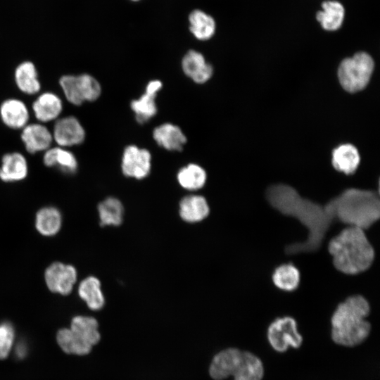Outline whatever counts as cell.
Wrapping results in <instances>:
<instances>
[{"instance_id": "cell-1", "label": "cell", "mask_w": 380, "mask_h": 380, "mask_svg": "<svg viewBox=\"0 0 380 380\" xmlns=\"http://www.w3.org/2000/svg\"><path fill=\"white\" fill-rule=\"evenodd\" d=\"M270 205L281 214L298 220L308 230L307 239L286 246L289 255L318 251L327 231L335 220L329 201L322 205L301 196L292 186L277 184L269 186L265 193Z\"/></svg>"}, {"instance_id": "cell-2", "label": "cell", "mask_w": 380, "mask_h": 380, "mask_svg": "<svg viewBox=\"0 0 380 380\" xmlns=\"http://www.w3.org/2000/svg\"><path fill=\"white\" fill-rule=\"evenodd\" d=\"M334 267L346 274H357L372 265L375 253L365 230L348 226L329 242Z\"/></svg>"}, {"instance_id": "cell-3", "label": "cell", "mask_w": 380, "mask_h": 380, "mask_svg": "<svg viewBox=\"0 0 380 380\" xmlns=\"http://www.w3.org/2000/svg\"><path fill=\"white\" fill-rule=\"evenodd\" d=\"M369 312V303L361 295L349 296L340 303L331 319L333 341L346 347L362 343L371 331V324L366 320Z\"/></svg>"}, {"instance_id": "cell-4", "label": "cell", "mask_w": 380, "mask_h": 380, "mask_svg": "<svg viewBox=\"0 0 380 380\" xmlns=\"http://www.w3.org/2000/svg\"><path fill=\"white\" fill-rule=\"evenodd\" d=\"M329 203L334 219L350 227L365 230L380 217L379 194L372 190L347 189Z\"/></svg>"}, {"instance_id": "cell-5", "label": "cell", "mask_w": 380, "mask_h": 380, "mask_svg": "<svg viewBox=\"0 0 380 380\" xmlns=\"http://www.w3.org/2000/svg\"><path fill=\"white\" fill-rule=\"evenodd\" d=\"M209 373L215 380L230 376L234 380H262L264 367L260 359L252 353L229 348L214 356Z\"/></svg>"}, {"instance_id": "cell-6", "label": "cell", "mask_w": 380, "mask_h": 380, "mask_svg": "<svg viewBox=\"0 0 380 380\" xmlns=\"http://www.w3.org/2000/svg\"><path fill=\"white\" fill-rule=\"evenodd\" d=\"M374 66L373 58L363 51L343 59L338 68V78L341 85L350 93L363 89L369 82Z\"/></svg>"}, {"instance_id": "cell-7", "label": "cell", "mask_w": 380, "mask_h": 380, "mask_svg": "<svg viewBox=\"0 0 380 380\" xmlns=\"http://www.w3.org/2000/svg\"><path fill=\"white\" fill-rule=\"evenodd\" d=\"M59 84L66 99L75 106L85 101L97 100L101 94L99 81L89 74L66 75L60 78Z\"/></svg>"}, {"instance_id": "cell-8", "label": "cell", "mask_w": 380, "mask_h": 380, "mask_svg": "<svg viewBox=\"0 0 380 380\" xmlns=\"http://www.w3.org/2000/svg\"><path fill=\"white\" fill-rule=\"evenodd\" d=\"M267 338L271 346L279 353L286 351L289 347L298 348L303 343L296 321L289 316L277 318L270 324Z\"/></svg>"}, {"instance_id": "cell-9", "label": "cell", "mask_w": 380, "mask_h": 380, "mask_svg": "<svg viewBox=\"0 0 380 380\" xmlns=\"http://www.w3.org/2000/svg\"><path fill=\"white\" fill-rule=\"evenodd\" d=\"M44 277L46 286L50 291L67 296L74 289L77 272L73 265L56 261L46 268Z\"/></svg>"}, {"instance_id": "cell-10", "label": "cell", "mask_w": 380, "mask_h": 380, "mask_svg": "<svg viewBox=\"0 0 380 380\" xmlns=\"http://www.w3.org/2000/svg\"><path fill=\"white\" fill-rule=\"evenodd\" d=\"M151 168V155L149 151L136 145H129L124 149L121 169L125 176L141 179L149 175Z\"/></svg>"}, {"instance_id": "cell-11", "label": "cell", "mask_w": 380, "mask_h": 380, "mask_svg": "<svg viewBox=\"0 0 380 380\" xmlns=\"http://www.w3.org/2000/svg\"><path fill=\"white\" fill-rule=\"evenodd\" d=\"M52 135L58 146L63 148L81 144L86 137L84 127L74 116L58 119Z\"/></svg>"}, {"instance_id": "cell-12", "label": "cell", "mask_w": 380, "mask_h": 380, "mask_svg": "<svg viewBox=\"0 0 380 380\" xmlns=\"http://www.w3.org/2000/svg\"><path fill=\"white\" fill-rule=\"evenodd\" d=\"M181 65L184 73L195 83L204 84L213 76V66L196 50H189L183 56Z\"/></svg>"}, {"instance_id": "cell-13", "label": "cell", "mask_w": 380, "mask_h": 380, "mask_svg": "<svg viewBox=\"0 0 380 380\" xmlns=\"http://www.w3.org/2000/svg\"><path fill=\"white\" fill-rule=\"evenodd\" d=\"M21 139L27 151L35 153L49 149L53 141V135L48 128L39 123L29 124L23 128Z\"/></svg>"}, {"instance_id": "cell-14", "label": "cell", "mask_w": 380, "mask_h": 380, "mask_svg": "<svg viewBox=\"0 0 380 380\" xmlns=\"http://www.w3.org/2000/svg\"><path fill=\"white\" fill-rule=\"evenodd\" d=\"M315 17L322 29L329 32L336 31L343 25L346 9L339 1L325 0L322 3Z\"/></svg>"}, {"instance_id": "cell-15", "label": "cell", "mask_w": 380, "mask_h": 380, "mask_svg": "<svg viewBox=\"0 0 380 380\" xmlns=\"http://www.w3.org/2000/svg\"><path fill=\"white\" fill-rule=\"evenodd\" d=\"M189 30L198 41H208L215 34L217 23L214 17L201 8H194L188 15Z\"/></svg>"}, {"instance_id": "cell-16", "label": "cell", "mask_w": 380, "mask_h": 380, "mask_svg": "<svg viewBox=\"0 0 380 380\" xmlns=\"http://www.w3.org/2000/svg\"><path fill=\"white\" fill-rule=\"evenodd\" d=\"M153 138L160 147L171 151H181L187 141L180 127L170 122L156 127Z\"/></svg>"}, {"instance_id": "cell-17", "label": "cell", "mask_w": 380, "mask_h": 380, "mask_svg": "<svg viewBox=\"0 0 380 380\" xmlns=\"http://www.w3.org/2000/svg\"><path fill=\"white\" fill-rule=\"evenodd\" d=\"M209 213V205L203 196L190 194L182 198L179 202V216L186 222H199L205 219Z\"/></svg>"}, {"instance_id": "cell-18", "label": "cell", "mask_w": 380, "mask_h": 380, "mask_svg": "<svg viewBox=\"0 0 380 380\" xmlns=\"http://www.w3.org/2000/svg\"><path fill=\"white\" fill-rule=\"evenodd\" d=\"M29 111L26 105L17 99L5 100L0 106L2 122L12 129H21L27 125Z\"/></svg>"}, {"instance_id": "cell-19", "label": "cell", "mask_w": 380, "mask_h": 380, "mask_svg": "<svg viewBox=\"0 0 380 380\" xmlns=\"http://www.w3.org/2000/svg\"><path fill=\"white\" fill-rule=\"evenodd\" d=\"M28 173L25 156L18 153H8L2 157L0 179L5 182H15L24 179Z\"/></svg>"}, {"instance_id": "cell-20", "label": "cell", "mask_w": 380, "mask_h": 380, "mask_svg": "<svg viewBox=\"0 0 380 380\" xmlns=\"http://www.w3.org/2000/svg\"><path fill=\"white\" fill-rule=\"evenodd\" d=\"M62 109L61 99L52 92H44L40 94L32 103L35 118L42 122L57 119Z\"/></svg>"}, {"instance_id": "cell-21", "label": "cell", "mask_w": 380, "mask_h": 380, "mask_svg": "<svg viewBox=\"0 0 380 380\" xmlns=\"http://www.w3.org/2000/svg\"><path fill=\"white\" fill-rule=\"evenodd\" d=\"M360 157L355 146L343 144L332 151L331 163L335 170L346 175H352L357 170Z\"/></svg>"}, {"instance_id": "cell-22", "label": "cell", "mask_w": 380, "mask_h": 380, "mask_svg": "<svg viewBox=\"0 0 380 380\" xmlns=\"http://www.w3.org/2000/svg\"><path fill=\"white\" fill-rule=\"evenodd\" d=\"M63 216L54 206H45L37 210L34 218V227L39 234L44 236H53L61 229Z\"/></svg>"}, {"instance_id": "cell-23", "label": "cell", "mask_w": 380, "mask_h": 380, "mask_svg": "<svg viewBox=\"0 0 380 380\" xmlns=\"http://www.w3.org/2000/svg\"><path fill=\"white\" fill-rule=\"evenodd\" d=\"M77 293L90 310L97 311L103 308L105 298L97 277L89 276L82 279L78 285Z\"/></svg>"}, {"instance_id": "cell-24", "label": "cell", "mask_w": 380, "mask_h": 380, "mask_svg": "<svg viewBox=\"0 0 380 380\" xmlns=\"http://www.w3.org/2000/svg\"><path fill=\"white\" fill-rule=\"evenodd\" d=\"M43 163L46 167H56L65 174H74L78 167L75 155L60 146L47 149L43 157Z\"/></svg>"}, {"instance_id": "cell-25", "label": "cell", "mask_w": 380, "mask_h": 380, "mask_svg": "<svg viewBox=\"0 0 380 380\" xmlns=\"http://www.w3.org/2000/svg\"><path fill=\"white\" fill-rule=\"evenodd\" d=\"M72 332L85 344L92 348L101 338L97 320L89 316L77 315L71 320Z\"/></svg>"}, {"instance_id": "cell-26", "label": "cell", "mask_w": 380, "mask_h": 380, "mask_svg": "<svg viewBox=\"0 0 380 380\" xmlns=\"http://www.w3.org/2000/svg\"><path fill=\"white\" fill-rule=\"evenodd\" d=\"M15 81L18 88L27 94H35L41 89L37 69L30 61H24L17 66Z\"/></svg>"}, {"instance_id": "cell-27", "label": "cell", "mask_w": 380, "mask_h": 380, "mask_svg": "<svg viewBox=\"0 0 380 380\" xmlns=\"http://www.w3.org/2000/svg\"><path fill=\"white\" fill-rule=\"evenodd\" d=\"M274 285L284 291L297 289L300 282L299 270L291 263H285L277 267L272 276Z\"/></svg>"}, {"instance_id": "cell-28", "label": "cell", "mask_w": 380, "mask_h": 380, "mask_svg": "<svg viewBox=\"0 0 380 380\" xmlns=\"http://www.w3.org/2000/svg\"><path fill=\"white\" fill-rule=\"evenodd\" d=\"M101 226H118L123 220L124 208L121 201L114 197H108L98 205Z\"/></svg>"}, {"instance_id": "cell-29", "label": "cell", "mask_w": 380, "mask_h": 380, "mask_svg": "<svg viewBox=\"0 0 380 380\" xmlns=\"http://www.w3.org/2000/svg\"><path fill=\"white\" fill-rule=\"evenodd\" d=\"M179 184L184 189L196 191L204 186L207 179L205 170L199 165L190 163L182 167L177 172Z\"/></svg>"}, {"instance_id": "cell-30", "label": "cell", "mask_w": 380, "mask_h": 380, "mask_svg": "<svg viewBox=\"0 0 380 380\" xmlns=\"http://www.w3.org/2000/svg\"><path fill=\"white\" fill-rule=\"evenodd\" d=\"M156 97V94L145 91L139 99L132 101L130 106L139 124H144L156 115L158 110Z\"/></svg>"}, {"instance_id": "cell-31", "label": "cell", "mask_w": 380, "mask_h": 380, "mask_svg": "<svg viewBox=\"0 0 380 380\" xmlns=\"http://www.w3.org/2000/svg\"><path fill=\"white\" fill-rule=\"evenodd\" d=\"M56 340L61 348L68 354L84 355L88 354L92 348L83 343L70 329L68 328L58 330Z\"/></svg>"}, {"instance_id": "cell-32", "label": "cell", "mask_w": 380, "mask_h": 380, "mask_svg": "<svg viewBox=\"0 0 380 380\" xmlns=\"http://www.w3.org/2000/svg\"><path fill=\"white\" fill-rule=\"evenodd\" d=\"M15 330L13 326L8 322L0 324V359L8 357L13 346Z\"/></svg>"}, {"instance_id": "cell-33", "label": "cell", "mask_w": 380, "mask_h": 380, "mask_svg": "<svg viewBox=\"0 0 380 380\" xmlns=\"http://www.w3.org/2000/svg\"><path fill=\"white\" fill-rule=\"evenodd\" d=\"M162 86V82L160 80H151L148 82L146 86L145 91L157 95V93L160 90Z\"/></svg>"}, {"instance_id": "cell-34", "label": "cell", "mask_w": 380, "mask_h": 380, "mask_svg": "<svg viewBox=\"0 0 380 380\" xmlns=\"http://www.w3.org/2000/svg\"><path fill=\"white\" fill-rule=\"evenodd\" d=\"M27 346L24 343H19L15 348V354L18 357L22 358L24 357L27 353Z\"/></svg>"}, {"instance_id": "cell-35", "label": "cell", "mask_w": 380, "mask_h": 380, "mask_svg": "<svg viewBox=\"0 0 380 380\" xmlns=\"http://www.w3.org/2000/svg\"><path fill=\"white\" fill-rule=\"evenodd\" d=\"M130 1L133 2H138V1H140L141 0H130Z\"/></svg>"}]
</instances>
